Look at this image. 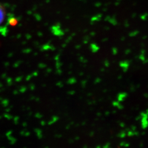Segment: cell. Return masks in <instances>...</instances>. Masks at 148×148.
<instances>
[{"label":"cell","instance_id":"cell-1","mask_svg":"<svg viewBox=\"0 0 148 148\" xmlns=\"http://www.w3.org/2000/svg\"><path fill=\"white\" fill-rule=\"evenodd\" d=\"M5 17V12L4 8L0 5V24L3 22Z\"/></svg>","mask_w":148,"mask_h":148},{"label":"cell","instance_id":"cell-2","mask_svg":"<svg viewBox=\"0 0 148 148\" xmlns=\"http://www.w3.org/2000/svg\"><path fill=\"white\" fill-rule=\"evenodd\" d=\"M127 94L126 93H121L119 94L118 95V101H123L126 97H127Z\"/></svg>","mask_w":148,"mask_h":148},{"label":"cell","instance_id":"cell-3","mask_svg":"<svg viewBox=\"0 0 148 148\" xmlns=\"http://www.w3.org/2000/svg\"><path fill=\"white\" fill-rule=\"evenodd\" d=\"M126 133H125V132H122L120 134H119V137L120 138H124L126 136Z\"/></svg>","mask_w":148,"mask_h":148},{"label":"cell","instance_id":"cell-4","mask_svg":"<svg viewBox=\"0 0 148 148\" xmlns=\"http://www.w3.org/2000/svg\"><path fill=\"white\" fill-rule=\"evenodd\" d=\"M104 64H105V65H106V67H108V66H109V64H109V62H108V61L106 60L105 61Z\"/></svg>","mask_w":148,"mask_h":148}]
</instances>
